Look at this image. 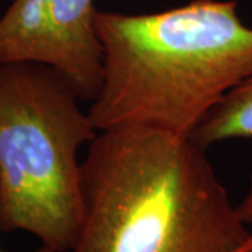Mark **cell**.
Listing matches in <instances>:
<instances>
[{"instance_id": "1", "label": "cell", "mask_w": 252, "mask_h": 252, "mask_svg": "<svg viewBox=\"0 0 252 252\" xmlns=\"http://www.w3.org/2000/svg\"><path fill=\"white\" fill-rule=\"evenodd\" d=\"M84 217L70 252H252V230L190 137L101 130L83 158Z\"/></svg>"}, {"instance_id": "2", "label": "cell", "mask_w": 252, "mask_h": 252, "mask_svg": "<svg viewBox=\"0 0 252 252\" xmlns=\"http://www.w3.org/2000/svg\"><path fill=\"white\" fill-rule=\"evenodd\" d=\"M102 83L89 107L101 130L140 126L190 137L252 76V27L235 0H190L156 13L97 10Z\"/></svg>"}, {"instance_id": "3", "label": "cell", "mask_w": 252, "mask_h": 252, "mask_svg": "<svg viewBox=\"0 0 252 252\" xmlns=\"http://www.w3.org/2000/svg\"><path fill=\"white\" fill-rule=\"evenodd\" d=\"M64 76L35 62L0 63V231L70 252L84 217L79 150L99 130Z\"/></svg>"}, {"instance_id": "4", "label": "cell", "mask_w": 252, "mask_h": 252, "mask_svg": "<svg viewBox=\"0 0 252 252\" xmlns=\"http://www.w3.org/2000/svg\"><path fill=\"white\" fill-rule=\"evenodd\" d=\"M97 10L94 0H13L0 17V63L46 64L94 99L104 72Z\"/></svg>"}, {"instance_id": "5", "label": "cell", "mask_w": 252, "mask_h": 252, "mask_svg": "<svg viewBox=\"0 0 252 252\" xmlns=\"http://www.w3.org/2000/svg\"><path fill=\"white\" fill-rule=\"evenodd\" d=\"M190 139L206 150L225 140L252 139V76L207 114Z\"/></svg>"}, {"instance_id": "6", "label": "cell", "mask_w": 252, "mask_h": 252, "mask_svg": "<svg viewBox=\"0 0 252 252\" xmlns=\"http://www.w3.org/2000/svg\"><path fill=\"white\" fill-rule=\"evenodd\" d=\"M238 215L247 224H252V171L250 175V185L244 195L243 200L237 205Z\"/></svg>"}, {"instance_id": "7", "label": "cell", "mask_w": 252, "mask_h": 252, "mask_svg": "<svg viewBox=\"0 0 252 252\" xmlns=\"http://www.w3.org/2000/svg\"><path fill=\"white\" fill-rule=\"evenodd\" d=\"M0 252H6V251H3V250L0 248ZM34 252H55V251H54V250H51L49 247H45V245H41V247H39L38 250H35V251H34Z\"/></svg>"}]
</instances>
